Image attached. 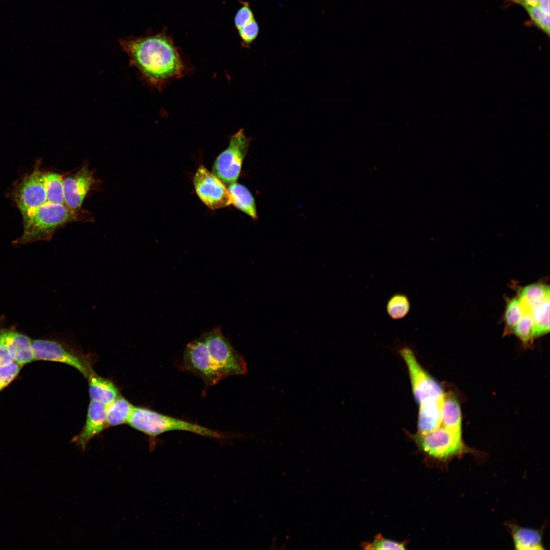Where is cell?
I'll return each mask as SVG.
<instances>
[{
  "instance_id": "obj_13",
  "label": "cell",
  "mask_w": 550,
  "mask_h": 550,
  "mask_svg": "<svg viewBox=\"0 0 550 550\" xmlns=\"http://www.w3.org/2000/svg\"><path fill=\"white\" fill-rule=\"evenodd\" d=\"M0 340L15 362L23 366L35 361L32 340L26 335L0 326Z\"/></svg>"
},
{
  "instance_id": "obj_21",
  "label": "cell",
  "mask_w": 550,
  "mask_h": 550,
  "mask_svg": "<svg viewBox=\"0 0 550 550\" xmlns=\"http://www.w3.org/2000/svg\"><path fill=\"white\" fill-rule=\"evenodd\" d=\"M43 181L47 202L65 204L64 179L62 175L52 172L43 173Z\"/></svg>"
},
{
  "instance_id": "obj_10",
  "label": "cell",
  "mask_w": 550,
  "mask_h": 550,
  "mask_svg": "<svg viewBox=\"0 0 550 550\" xmlns=\"http://www.w3.org/2000/svg\"><path fill=\"white\" fill-rule=\"evenodd\" d=\"M193 184L199 199L210 209L216 210L232 204L226 186L204 166H200L197 169Z\"/></svg>"
},
{
  "instance_id": "obj_1",
  "label": "cell",
  "mask_w": 550,
  "mask_h": 550,
  "mask_svg": "<svg viewBox=\"0 0 550 550\" xmlns=\"http://www.w3.org/2000/svg\"><path fill=\"white\" fill-rule=\"evenodd\" d=\"M135 66L151 85L160 87L183 76L184 65L171 37L166 33L119 41Z\"/></svg>"
},
{
  "instance_id": "obj_7",
  "label": "cell",
  "mask_w": 550,
  "mask_h": 550,
  "mask_svg": "<svg viewBox=\"0 0 550 550\" xmlns=\"http://www.w3.org/2000/svg\"><path fill=\"white\" fill-rule=\"evenodd\" d=\"M251 140L245 135L243 129H240L231 136L228 147L214 162L212 173L225 186H228L237 180Z\"/></svg>"
},
{
  "instance_id": "obj_11",
  "label": "cell",
  "mask_w": 550,
  "mask_h": 550,
  "mask_svg": "<svg viewBox=\"0 0 550 550\" xmlns=\"http://www.w3.org/2000/svg\"><path fill=\"white\" fill-rule=\"evenodd\" d=\"M94 182L92 172L86 166L64 179L65 205L77 212Z\"/></svg>"
},
{
  "instance_id": "obj_19",
  "label": "cell",
  "mask_w": 550,
  "mask_h": 550,
  "mask_svg": "<svg viewBox=\"0 0 550 550\" xmlns=\"http://www.w3.org/2000/svg\"><path fill=\"white\" fill-rule=\"evenodd\" d=\"M228 187L232 204L252 218L257 219L255 200L249 189L236 182Z\"/></svg>"
},
{
  "instance_id": "obj_2",
  "label": "cell",
  "mask_w": 550,
  "mask_h": 550,
  "mask_svg": "<svg viewBox=\"0 0 550 550\" xmlns=\"http://www.w3.org/2000/svg\"><path fill=\"white\" fill-rule=\"evenodd\" d=\"M188 360L193 371L207 386L214 385L229 376L245 374L248 371L244 359L224 337L219 327L194 342Z\"/></svg>"
},
{
  "instance_id": "obj_5",
  "label": "cell",
  "mask_w": 550,
  "mask_h": 550,
  "mask_svg": "<svg viewBox=\"0 0 550 550\" xmlns=\"http://www.w3.org/2000/svg\"><path fill=\"white\" fill-rule=\"evenodd\" d=\"M35 360L62 363L79 371L88 378L94 372V354L85 353L77 346L66 341L45 339L32 340Z\"/></svg>"
},
{
  "instance_id": "obj_29",
  "label": "cell",
  "mask_w": 550,
  "mask_h": 550,
  "mask_svg": "<svg viewBox=\"0 0 550 550\" xmlns=\"http://www.w3.org/2000/svg\"><path fill=\"white\" fill-rule=\"evenodd\" d=\"M241 3V6L237 11L234 20L237 30L255 19L249 3L246 2Z\"/></svg>"
},
{
  "instance_id": "obj_15",
  "label": "cell",
  "mask_w": 550,
  "mask_h": 550,
  "mask_svg": "<svg viewBox=\"0 0 550 550\" xmlns=\"http://www.w3.org/2000/svg\"><path fill=\"white\" fill-rule=\"evenodd\" d=\"M442 401L443 398L431 400L420 405L418 434L429 433L441 425Z\"/></svg>"
},
{
  "instance_id": "obj_31",
  "label": "cell",
  "mask_w": 550,
  "mask_h": 550,
  "mask_svg": "<svg viewBox=\"0 0 550 550\" xmlns=\"http://www.w3.org/2000/svg\"><path fill=\"white\" fill-rule=\"evenodd\" d=\"M14 362L6 347L0 340V367L8 365Z\"/></svg>"
},
{
  "instance_id": "obj_16",
  "label": "cell",
  "mask_w": 550,
  "mask_h": 550,
  "mask_svg": "<svg viewBox=\"0 0 550 550\" xmlns=\"http://www.w3.org/2000/svg\"><path fill=\"white\" fill-rule=\"evenodd\" d=\"M88 379L89 395L92 400L107 405L120 396L118 388L109 379L102 377L94 372Z\"/></svg>"
},
{
  "instance_id": "obj_22",
  "label": "cell",
  "mask_w": 550,
  "mask_h": 550,
  "mask_svg": "<svg viewBox=\"0 0 550 550\" xmlns=\"http://www.w3.org/2000/svg\"><path fill=\"white\" fill-rule=\"evenodd\" d=\"M410 307V302L407 296L404 293H396L388 300L386 311L391 319L399 320L407 316Z\"/></svg>"
},
{
  "instance_id": "obj_9",
  "label": "cell",
  "mask_w": 550,
  "mask_h": 550,
  "mask_svg": "<svg viewBox=\"0 0 550 550\" xmlns=\"http://www.w3.org/2000/svg\"><path fill=\"white\" fill-rule=\"evenodd\" d=\"M13 198L23 221L47 202L43 173L38 167L18 183L13 191Z\"/></svg>"
},
{
  "instance_id": "obj_4",
  "label": "cell",
  "mask_w": 550,
  "mask_h": 550,
  "mask_svg": "<svg viewBox=\"0 0 550 550\" xmlns=\"http://www.w3.org/2000/svg\"><path fill=\"white\" fill-rule=\"evenodd\" d=\"M127 423L150 438L164 432L185 431L214 438L225 437L222 433L198 424L165 415L147 408L133 406Z\"/></svg>"
},
{
  "instance_id": "obj_18",
  "label": "cell",
  "mask_w": 550,
  "mask_h": 550,
  "mask_svg": "<svg viewBox=\"0 0 550 550\" xmlns=\"http://www.w3.org/2000/svg\"><path fill=\"white\" fill-rule=\"evenodd\" d=\"M442 426L461 433V416L459 405L452 394H444L442 407Z\"/></svg>"
},
{
  "instance_id": "obj_26",
  "label": "cell",
  "mask_w": 550,
  "mask_h": 550,
  "mask_svg": "<svg viewBox=\"0 0 550 550\" xmlns=\"http://www.w3.org/2000/svg\"><path fill=\"white\" fill-rule=\"evenodd\" d=\"M404 543L386 539L380 534H377L371 542H364L362 547L366 549H405Z\"/></svg>"
},
{
  "instance_id": "obj_17",
  "label": "cell",
  "mask_w": 550,
  "mask_h": 550,
  "mask_svg": "<svg viewBox=\"0 0 550 550\" xmlns=\"http://www.w3.org/2000/svg\"><path fill=\"white\" fill-rule=\"evenodd\" d=\"M549 287L542 284H533L520 290L518 298L524 313L532 314L545 300L549 298Z\"/></svg>"
},
{
  "instance_id": "obj_27",
  "label": "cell",
  "mask_w": 550,
  "mask_h": 550,
  "mask_svg": "<svg viewBox=\"0 0 550 550\" xmlns=\"http://www.w3.org/2000/svg\"><path fill=\"white\" fill-rule=\"evenodd\" d=\"M22 366L14 361L0 367V392L17 377Z\"/></svg>"
},
{
  "instance_id": "obj_3",
  "label": "cell",
  "mask_w": 550,
  "mask_h": 550,
  "mask_svg": "<svg viewBox=\"0 0 550 550\" xmlns=\"http://www.w3.org/2000/svg\"><path fill=\"white\" fill-rule=\"evenodd\" d=\"M78 219L77 213L65 204L47 202L23 221V232L21 237L13 241V243L23 244L40 240H49L58 229Z\"/></svg>"
},
{
  "instance_id": "obj_12",
  "label": "cell",
  "mask_w": 550,
  "mask_h": 550,
  "mask_svg": "<svg viewBox=\"0 0 550 550\" xmlns=\"http://www.w3.org/2000/svg\"><path fill=\"white\" fill-rule=\"evenodd\" d=\"M108 427L106 405L91 400L89 405L86 423L81 432L73 438L72 441L82 450H85L92 438Z\"/></svg>"
},
{
  "instance_id": "obj_23",
  "label": "cell",
  "mask_w": 550,
  "mask_h": 550,
  "mask_svg": "<svg viewBox=\"0 0 550 550\" xmlns=\"http://www.w3.org/2000/svg\"><path fill=\"white\" fill-rule=\"evenodd\" d=\"M534 322L533 338L549 332V298L545 300L531 314Z\"/></svg>"
},
{
  "instance_id": "obj_20",
  "label": "cell",
  "mask_w": 550,
  "mask_h": 550,
  "mask_svg": "<svg viewBox=\"0 0 550 550\" xmlns=\"http://www.w3.org/2000/svg\"><path fill=\"white\" fill-rule=\"evenodd\" d=\"M133 406L128 401L121 396L106 405L108 426L127 423Z\"/></svg>"
},
{
  "instance_id": "obj_8",
  "label": "cell",
  "mask_w": 550,
  "mask_h": 550,
  "mask_svg": "<svg viewBox=\"0 0 550 550\" xmlns=\"http://www.w3.org/2000/svg\"><path fill=\"white\" fill-rule=\"evenodd\" d=\"M399 353L406 364L414 395L419 405L443 398L444 393L442 388L419 364L413 348L402 345Z\"/></svg>"
},
{
  "instance_id": "obj_28",
  "label": "cell",
  "mask_w": 550,
  "mask_h": 550,
  "mask_svg": "<svg viewBox=\"0 0 550 550\" xmlns=\"http://www.w3.org/2000/svg\"><path fill=\"white\" fill-rule=\"evenodd\" d=\"M237 31L242 45L244 47H248L257 38L259 33V26L258 22L254 19Z\"/></svg>"
},
{
  "instance_id": "obj_14",
  "label": "cell",
  "mask_w": 550,
  "mask_h": 550,
  "mask_svg": "<svg viewBox=\"0 0 550 550\" xmlns=\"http://www.w3.org/2000/svg\"><path fill=\"white\" fill-rule=\"evenodd\" d=\"M513 541L514 548L519 550L544 549L542 543L543 528L534 529L522 527L514 520L504 523Z\"/></svg>"
},
{
  "instance_id": "obj_24",
  "label": "cell",
  "mask_w": 550,
  "mask_h": 550,
  "mask_svg": "<svg viewBox=\"0 0 550 550\" xmlns=\"http://www.w3.org/2000/svg\"><path fill=\"white\" fill-rule=\"evenodd\" d=\"M524 314L521 303L518 297L510 299L507 304L504 319L505 332H510Z\"/></svg>"
},
{
  "instance_id": "obj_25",
  "label": "cell",
  "mask_w": 550,
  "mask_h": 550,
  "mask_svg": "<svg viewBox=\"0 0 550 550\" xmlns=\"http://www.w3.org/2000/svg\"><path fill=\"white\" fill-rule=\"evenodd\" d=\"M513 333L524 342L533 338L534 322L532 315L524 313L512 329Z\"/></svg>"
},
{
  "instance_id": "obj_6",
  "label": "cell",
  "mask_w": 550,
  "mask_h": 550,
  "mask_svg": "<svg viewBox=\"0 0 550 550\" xmlns=\"http://www.w3.org/2000/svg\"><path fill=\"white\" fill-rule=\"evenodd\" d=\"M419 448L428 456L439 461L448 462L466 453L481 457L480 452L468 447L463 442L461 433L451 431L440 426L435 430L415 436Z\"/></svg>"
},
{
  "instance_id": "obj_30",
  "label": "cell",
  "mask_w": 550,
  "mask_h": 550,
  "mask_svg": "<svg viewBox=\"0 0 550 550\" xmlns=\"http://www.w3.org/2000/svg\"><path fill=\"white\" fill-rule=\"evenodd\" d=\"M508 4H517L525 10L528 8H540L549 11V0H504Z\"/></svg>"
}]
</instances>
